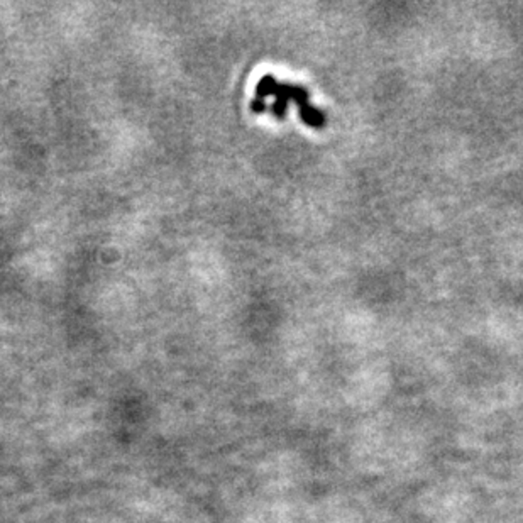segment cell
<instances>
[{"mask_svg":"<svg viewBox=\"0 0 523 523\" xmlns=\"http://www.w3.org/2000/svg\"><path fill=\"white\" fill-rule=\"evenodd\" d=\"M271 95L276 97V102L269 107V112L273 114L274 117H278V119H283V117L286 116V109H288V102L293 100L296 105H299L300 117L305 124L315 129H320L326 125V116H323L319 109H315V107H312L310 104H308L310 95H308L307 90L301 89V87L288 85V83H280L276 80Z\"/></svg>","mask_w":523,"mask_h":523,"instance_id":"6da1fadb","label":"cell"}]
</instances>
